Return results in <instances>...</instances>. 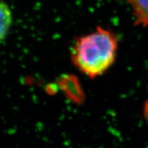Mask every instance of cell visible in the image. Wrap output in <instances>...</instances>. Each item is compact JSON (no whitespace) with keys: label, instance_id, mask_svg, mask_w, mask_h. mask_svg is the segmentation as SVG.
I'll return each instance as SVG.
<instances>
[{"label":"cell","instance_id":"obj_3","mask_svg":"<svg viewBox=\"0 0 148 148\" xmlns=\"http://www.w3.org/2000/svg\"><path fill=\"white\" fill-rule=\"evenodd\" d=\"M132 8L135 25L148 27V0H127Z\"/></svg>","mask_w":148,"mask_h":148},{"label":"cell","instance_id":"obj_2","mask_svg":"<svg viewBox=\"0 0 148 148\" xmlns=\"http://www.w3.org/2000/svg\"><path fill=\"white\" fill-rule=\"evenodd\" d=\"M58 89L66 99L76 105H82L85 101V93L77 77L71 74H62L56 80Z\"/></svg>","mask_w":148,"mask_h":148},{"label":"cell","instance_id":"obj_6","mask_svg":"<svg viewBox=\"0 0 148 148\" xmlns=\"http://www.w3.org/2000/svg\"><path fill=\"white\" fill-rule=\"evenodd\" d=\"M144 116H145L146 121L148 122V101L145 104V106H144Z\"/></svg>","mask_w":148,"mask_h":148},{"label":"cell","instance_id":"obj_4","mask_svg":"<svg viewBox=\"0 0 148 148\" xmlns=\"http://www.w3.org/2000/svg\"><path fill=\"white\" fill-rule=\"evenodd\" d=\"M12 15L10 8L0 0V41L4 40L12 25Z\"/></svg>","mask_w":148,"mask_h":148},{"label":"cell","instance_id":"obj_1","mask_svg":"<svg viewBox=\"0 0 148 148\" xmlns=\"http://www.w3.org/2000/svg\"><path fill=\"white\" fill-rule=\"evenodd\" d=\"M118 40L108 29L98 27L79 37L71 49V60L79 71L90 78L102 75L115 60Z\"/></svg>","mask_w":148,"mask_h":148},{"label":"cell","instance_id":"obj_5","mask_svg":"<svg viewBox=\"0 0 148 148\" xmlns=\"http://www.w3.org/2000/svg\"><path fill=\"white\" fill-rule=\"evenodd\" d=\"M46 90H47V92L49 94L51 93H56L58 90V87L57 86V84L55 83L53 84H49L46 86Z\"/></svg>","mask_w":148,"mask_h":148}]
</instances>
